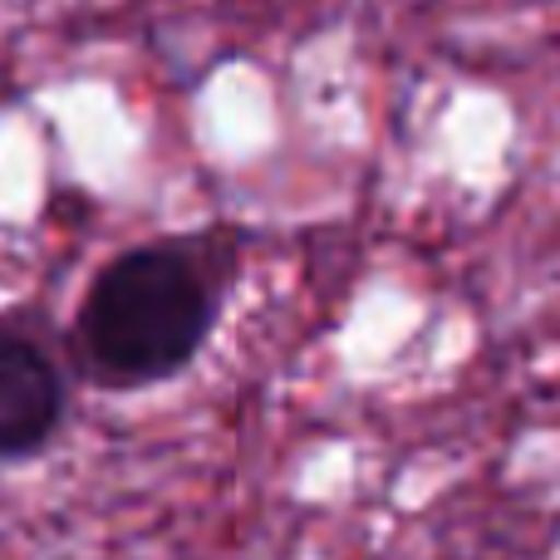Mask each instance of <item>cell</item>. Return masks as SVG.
Wrapping results in <instances>:
<instances>
[{
	"label": "cell",
	"mask_w": 560,
	"mask_h": 560,
	"mask_svg": "<svg viewBox=\"0 0 560 560\" xmlns=\"http://www.w3.org/2000/svg\"><path fill=\"white\" fill-rule=\"evenodd\" d=\"M242 232L202 226L108 256L69 325L79 374L114 394L187 374L222 325L226 295L242 280Z\"/></svg>",
	"instance_id": "obj_1"
},
{
	"label": "cell",
	"mask_w": 560,
	"mask_h": 560,
	"mask_svg": "<svg viewBox=\"0 0 560 560\" xmlns=\"http://www.w3.org/2000/svg\"><path fill=\"white\" fill-rule=\"evenodd\" d=\"M69 413L59 359L25 329L0 325V463L45 453Z\"/></svg>",
	"instance_id": "obj_2"
}]
</instances>
